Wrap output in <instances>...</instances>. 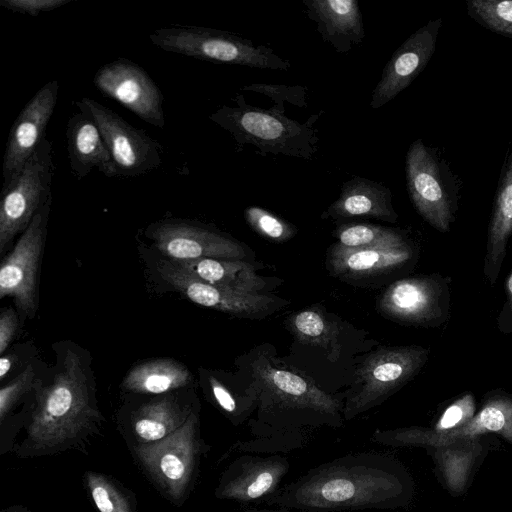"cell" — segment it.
<instances>
[{
    "label": "cell",
    "mask_w": 512,
    "mask_h": 512,
    "mask_svg": "<svg viewBox=\"0 0 512 512\" xmlns=\"http://www.w3.org/2000/svg\"><path fill=\"white\" fill-rule=\"evenodd\" d=\"M242 89L261 93L270 97L276 103V105L271 109L282 114H284L285 111V102L301 108H306L308 106L306 102L307 88L303 86L252 84L244 86Z\"/></svg>",
    "instance_id": "obj_32"
},
{
    "label": "cell",
    "mask_w": 512,
    "mask_h": 512,
    "mask_svg": "<svg viewBox=\"0 0 512 512\" xmlns=\"http://www.w3.org/2000/svg\"><path fill=\"white\" fill-rule=\"evenodd\" d=\"M338 245L351 249L391 248L407 245L393 229L373 224H348L336 231Z\"/></svg>",
    "instance_id": "obj_27"
},
{
    "label": "cell",
    "mask_w": 512,
    "mask_h": 512,
    "mask_svg": "<svg viewBox=\"0 0 512 512\" xmlns=\"http://www.w3.org/2000/svg\"><path fill=\"white\" fill-rule=\"evenodd\" d=\"M12 361L10 356L4 355L0 359V379L3 380L8 371L10 370Z\"/></svg>",
    "instance_id": "obj_38"
},
{
    "label": "cell",
    "mask_w": 512,
    "mask_h": 512,
    "mask_svg": "<svg viewBox=\"0 0 512 512\" xmlns=\"http://www.w3.org/2000/svg\"><path fill=\"white\" fill-rule=\"evenodd\" d=\"M59 84L53 79L43 85L15 119L3 159V187L10 188L45 138V130L56 107Z\"/></svg>",
    "instance_id": "obj_10"
},
{
    "label": "cell",
    "mask_w": 512,
    "mask_h": 512,
    "mask_svg": "<svg viewBox=\"0 0 512 512\" xmlns=\"http://www.w3.org/2000/svg\"><path fill=\"white\" fill-rule=\"evenodd\" d=\"M161 277L192 302L232 315L263 317L276 308V299L262 294H245L207 283L187 273L173 261L158 266Z\"/></svg>",
    "instance_id": "obj_12"
},
{
    "label": "cell",
    "mask_w": 512,
    "mask_h": 512,
    "mask_svg": "<svg viewBox=\"0 0 512 512\" xmlns=\"http://www.w3.org/2000/svg\"><path fill=\"white\" fill-rule=\"evenodd\" d=\"M51 199L35 214L0 267V298L12 297L19 310L29 317H34L37 309V273Z\"/></svg>",
    "instance_id": "obj_7"
},
{
    "label": "cell",
    "mask_w": 512,
    "mask_h": 512,
    "mask_svg": "<svg viewBox=\"0 0 512 512\" xmlns=\"http://www.w3.org/2000/svg\"><path fill=\"white\" fill-rule=\"evenodd\" d=\"M93 82L99 91L143 121L164 128L163 94L139 65L127 59H117L101 66Z\"/></svg>",
    "instance_id": "obj_9"
},
{
    "label": "cell",
    "mask_w": 512,
    "mask_h": 512,
    "mask_svg": "<svg viewBox=\"0 0 512 512\" xmlns=\"http://www.w3.org/2000/svg\"><path fill=\"white\" fill-rule=\"evenodd\" d=\"M156 47L198 59L243 65L252 68L287 71L291 64L272 48L256 45L238 35L195 26L159 28L149 34Z\"/></svg>",
    "instance_id": "obj_4"
},
{
    "label": "cell",
    "mask_w": 512,
    "mask_h": 512,
    "mask_svg": "<svg viewBox=\"0 0 512 512\" xmlns=\"http://www.w3.org/2000/svg\"><path fill=\"white\" fill-rule=\"evenodd\" d=\"M156 247L173 261L215 258L243 260L238 242L211 230L182 221H166L151 229Z\"/></svg>",
    "instance_id": "obj_13"
},
{
    "label": "cell",
    "mask_w": 512,
    "mask_h": 512,
    "mask_svg": "<svg viewBox=\"0 0 512 512\" xmlns=\"http://www.w3.org/2000/svg\"><path fill=\"white\" fill-rule=\"evenodd\" d=\"M191 381L188 369L172 359H156L130 370L123 381L126 389L144 394H160L181 388Z\"/></svg>",
    "instance_id": "obj_24"
},
{
    "label": "cell",
    "mask_w": 512,
    "mask_h": 512,
    "mask_svg": "<svg viewBox=\"0 0 512 512\" xmlns=\"http://www.w3.org/2000/svg\"><path fill=\"white\" fill-rule=\"evenodd\" d=\"M79 111L70 116L67 128V150L70 169L78 179L97 169L107 177L117 176L111 153L87 106L77 101Z\"/></svg>",
    "instance_id": "obj_16"
},
{
    "label": "cell",
    "mask_w": 512,
    "mask_h": 512,
    "mask_svg": "<svg viewBox=\"0 0 512 512\" xmlns=\"http://www.w3.org/2000/svg\"><path fill=\"white\" fill-rule=\"evenodd\" d=\"M427 355L422 347H396L367 358L359 372V387L348 402L347 417L368 409L403 385L424 364Z\"/></svg>",
    "instance_id": "obj_8"
},
{
    "label": "cell",
    "mask_w": 512,
    "mask_h": 512,
    "mask_svg": "<svg viewBox=\"0 0 512 512\" xmlns=\"http://www.w3.org/2000/svg\"><path fill=\"white\" fill-rule=\"evenodd\" d=\"M195 427L196 417L191 413L172 434L136 449L145 467L174 499L182 497L191 478L196 454Z\"/></svg>",
    "instance_id": "obj_11"
},
{
    "label": "cell",
    "mask_w": 512,
    "mask_h": 512,
    "mask_svg": "<svg viewBox=\"0 0 512 512\" xmlns=\"http://www.w3.org/2000/svg\"><path fill=\"white\" fill-rule=\"evenodd\" d=\"M411 255L408 245L351 249L337 244L330 254V265L338 275L364 277L398 268L407 262Z\"/></svg>",
    "instance_id": "obj_21"
},
{
    "label": "cell",
    "mask_w": 512,
    "mask_h": 512,
    "mask_svg": "<svg viewBox=\"0 0 512 512\" xmlns=\"http://www.w3.org/2000/svg\"><path fill=\"white\" fill-rule=\"evenodd\" d=\"M256 374L270 391L288 402L322 411L335 409L332 398L297 374L267 364L256 366Z\"/></svg>",
    "instance_id": "obj_23"
},
{
    "label": "cell",
    "mask_w": 512,
    "mask_h": 512,
    "mask_svg": "<svg viewBox=\"0 0 512 512\" xmlns=\"http://www.w3.org/2000/svg\"><path fill=\"white\" fill-rule=\"evenodd\" d=\"M35 372L28 365L23 372L0 390V420H4L16 401L26 393L34 382Z\"/></svg>",
    "instance_id": "obj_34"
},
{
    "label": "cell",
    "mask_w": 512,
    "mask_h": 512,
    "mask_svg": "<svg viewBox=\"0 0 512 512\" xmlns=\"http://www.w3.org/2000/svg\"><path fill=\"white\" fill-rule=\"evenodd\" d=\"M293 327L301 339L321 346H326L333 336L332 326L314 310L297 313Z\"/></svg>",
    "instance_id": "obj_31"
},
{
    "label": "cell",
    "mask_w": 512,
    "mask_h": 512,
    "mask_svg": "<svg viewBox=\"0 0 512 512\" xmlns=\"http://www.w3.org/2000/svg\"><path fill=\"white\" fill-rule=\"evenodd\" d=\"M186 418L171 400L163 398L143 405L136 413L133 428L141 440L151 443L172 434Z\"/></svg>",
    "instance_id": "obj_26"
},
{
    "label": "cell",
    "mask_w": 512,
    "mask_h": 512,
    "mask_svg": "<svg viewBox=\"0 0 512 512\" xmlns=\"http://www.w3.org/2000/svg\"><path fill=\"white\" fill-rule=\"evenodd\" d=\"M285 465L274 460L252 462L243 468L222 491V496L240 500H251L264 496L278 483L285 473Z\"/></svg>",
    "instance_id": "obj_25"
},
{
    "label": "cell",
    "mask_w": 512,
    "mask_h": 512,
    "mask_svg": "<svg viewBox=\"0 0 512 512\" xmlns=\"http://www.w3.org/2000/svg\"><path fill=\"white\" fill-rule=\"evenodd\" d=\"M391 200L389 188L381 183L355 176L342 185L340 197L328 207L322 217H368L395 222L397 214Z\"/></svg>",
    "instance_id": "obj_19"
},
{
    "label": "cell",
    "mask_w": 512,
    "mask_h": 512,
    "mask_svg": "<svg viewBox=\"0 0 512 512\" xmlns=\"http://www.w3.org/2000/svg\"><path fill=\"white\" fill-rule=\"evenodd\" d=\"M405 170L408 192L419 214L437 230H449L452 220L449 200L436 160L421 140L410 145Z\"/></svg>",
    "instance_id": "obj_15"
},
{
    "label": "cell",
    "mask_w": 512,
    "mask_h": 512,
    "mask_svg": "<svg viewBox=\"0 0 512 512\" xmlns=\"http://www.w3.org/2000/svg\"><path fill=\"white\" fill-rule=\"evenodd\" d=\"M474 411L473 395L466 394L462 396L446 408L436 422L433 432L448 433L464 426L473 418Z\"/></svg>",
    "instance_id": "obj_33"
},
{
    "label": "cell",
    "mask_w": 512,
    "mask_h": 512,
    "mask_svg": "<svg viewBox=\"0 0 512 512\" xmlns=\"http://www.w3.org/2000/svg\"><path fill=\"white\" fill-rule=\"evenodd\" d=\"M512 233V158L501 179L490 224L485 273L493 283L497 278Z\"/></svg>",
    "instance_id": "obj_22"
},
{
    "label": "cell",
    "mask_w": 512,
    "mask_h": 512,
    "mask_svg": "<svg viewBox=\"0 0 512 512\" xmlns=\"http://www.w3.org/2000/svg\"><path fill=\"white\" fill-rule=\"evenodd\" d=\"M497 433L512 442V400L495 398L488 401L483 408L464 426L448 432L410 429L397 432L393 439L406 443H424L437 447L448 446L462 441H471L478 435Z\"/></svg>",
    "instance_id": "obj_17"
},
{
    "label": "cell",
    "mask_w": 512,
    "mask_h": 512,
    "mask_svg": "<svg viewBox=\"0 0 512 512\" xmlns=\"http://www.w3.org/2000/svg\"><path fill=\"white\" fill-rule=\"evenodd\" d=\"M73 0H0V5L8 10L38 16L40 13L52 11Z\"/></svg>",
    "instance_id": "obj_35"
},
{
    "label": "cell",
    "mask_w": 512,
    "mask_h": 512,
    "mask_svg": "<svg viewBox=\"0 0 512 512\" xmlns=\"http://www.w3.org/2000/svg\"><path fill=\"white\" fill-rule=\"evenodd\" d=\"M441 19L429 21L394 52L383 69L370 101L378 109L407 88L432 57L441 27Z\"/></svg>",
    "instance_id": "obj_14"
},
{
    "label": "cell",
    "mask_w": 512,
    "mask_h": 512,
    "mask_svg": "<svg viewBox=\"0 0 512 512\" xmlns=\"http://www.w3.org/2000/svg\"><path fill=\"white\" fill-rule=\"evenodd\" d=\"M91 497L100 512H132L129 502L104 476L86 474Z\"/></svg>",
    "instance_id": "obj_29"
},
{
    "label": "cell",
    "mask_w": 512,
    "mask_h": 512,
    "mask_svg": "<svg viewBox=\"0 0 512 512\" xmlns=\"http://www.w3.org/2000/svg\"><path fill=\"white\" fill-rule=\"evenodd\" d=\"M18 327L17 314L12 309H7L0 316V353L7 349Z\"/></svg>",
    "instance_id": "obj_36"
},
{
    "label": "cell",
    "mask_w": 512,
    "mask_h": 512,
    "mask_svg": "<svg viewBox=\"0 0 512 512\" xmlns=\"http://www.w3.org/2000/svg\"><path fill=\"white\" fill-rule=\"evenodd\" d=\"M211 389L218 404L227 412H234L236 402L230 392L215 378H210Z\"/></svg>",
    "instance_id": "obj_37"
},
{
    "label": "cell",
    "mask_w": 512,
    "mask_h": 512,
    "mask_svg": "<svg viewBox=\"0 0 512 512\" xmlns=\"http://www.w3.org/2000/svg\"><path fill=\"white\" fill-rule=\"evenodd\" d=\"M51 142L44 138L24 166L16 182L2 190L0 204V251L20 232L51 198L54 174Z\"/></svg>",
    "instance_id": "obj_5"
},
{
    "label": "cell",
    "mask_w": 512,
    "mask_h": 512,
    "mask_svg": "<svg viewBox=\"0 0 512 512\" xmlns=\"http://www.w3.org/2000/svg\"><path fill=\"white\" fill-rule=\"evenodd\" d=\"M303 3L323 40L336 51L347 52L363 41L365 30L357 0H303Z\"/></svg>",
    "instance_id": "obj_18"
},
{
    "label": "cell",
    "mask_w": 512,
    "mask_h": 512,
    "mask_svg": "<svg viewBox=\"0 0 512 512\" xmlns=\"http://www.w3.org/2000/svg\"><path fill=\"white\" fill-rule=\"evenodd\" d=\"M245 218L258 234L274 241H286L295 232L289 223L261 207H248Z\"/></svg>",
    "instance_id": "obj_30"
},
{
    "label": "cell",
    "mask_w": 512,
    "mask_h": 512,
    "mask_svg": "<svg viewBox=\"0 0 512 512\" xmlns=\"http://www.w3.org/2000/svg\"><path fill=\"white\" fill-rule=\"evenodd\" d=\"M81 102L94 117L111 153L117 176L137 177L161 165L163 148L157 140L99 102L87 97Z\"/></svg>",
    "instance_id": "obj_6"
},
{
    "label": "cell",
    "mask_w": 512,
    "mask_h": 512,
    "mask_svg": "<svg viewBox=\"0 0 512 512\" xmlns=\"http://www.w3.org/2000/svg\"><path fill=\"white\" fill-rule=\"evenodd\" d=\"M467 7L471 17L483 26L512 37V0H471Z\"/></svg>",
    "instance_id": "obj_28"
},
{
    "label": "cell",
    "mask_w": 512,
    "mask_h": 512,
    "mask_svg": "<svg viewBox=\"0 0 512 512\" xmlns=\"http://www.w3.org/2000/svg\"><path fill=\"white\" fill-rule=\"evenodd\" d=\"M439 287L430 279L394 282L380 299L381 311L390 318L423 323L439 314Z\"/></svg>",
    "instance_id": "obj_20"
},
{
    "label": "cell",
    "mask_w": 512,
    "mask_h": 512,
    "mask_svg": "<svg viewBox=\"0 0 512 512\" xmlns=\"http://www.w3.org/2000/svg\"><path fill=\"white\" fill-rule=\"evenodd\" d=\"M506 287H507V294H508L509 304H510L511 309H512V272L509 275Z\"/></svg>",
    "instance_id": "obj_39"
},
{
    "label": "cell",
    "mask_w": 512,
    "mask_h": 512,
    "mask_svg": "<svg viewBox=\"0 0 512 512\" xmlns=\"http://www.w3.org/2000/svg\"><path fill=\"white\" fill-rule=\"evenodd\" d=\"M94 415L81 361L68 351L52 383L37 392L29 438L40 447L59 445L76 437Z\"/></svg>",
    "instance_id": "obj_3"
},
{
    "label": "cell",
    "mask_w": 512,
    "mask_h": 512,
    "mask_svg": "<svg viewBox=\"0 0 512 512\" xmlns=\"http://www.w3.org/2000/svg\"><path fill=\"white\" fill-rule=\"evenodd\" d=\"M384 459L346 458L317 470L279 496L282 503L305 509L382 507L399 491Z\"/></svg>",
    "instance_id": "obj_1"
},
{
    "label": "cell",
    "mask_w": 512,
    "mask_h": 512,
    "mask_svg": "<svg viewBox=\"0 0 512 512\" xmlns=\"http://www.w3.org/2000/svg\"><path fill=\"white\" fill-rule=\"evenodd\" d=\"M235 103V106L220 107L209 119L228 131L238 144L253 145L262 155L304 160L311 159L317 152L319 138L313 124L320 114L300 123L272 109L251 106L242 95H237Z\"/></svg>",
    "instance_id": "obj_2"
}]
</instances>
